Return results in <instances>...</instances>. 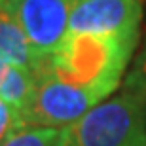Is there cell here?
Wrapping results in <instances>:
<instances>
[{
	"label": "cell",
	"mask_w": 146,
	"mask_h": 146,
	"mask_svg": "<svg viewBox=\"0 0 146 146\" xmlns=\"http://www.w3.org/2000/svg\"><path fill=\"white\" fill-rule=\"evenodd\" d=\"M38 61L65 44L78 0H6Z\"/></svg>",
	"instance_id": "3"
},
{
	"label": "cell",
	"mask_w": 146,
	"mask_h": 146,
	"mask_svg": "<svg viewBox=\"0 0 146 146\" xmlns=\"http://www.w3.org/2000/svg\"><path fill=\"white\" fill-rule=\"evenodd\" d=\"M141 15L139 0H78L70 13L66 36L137 42Z\"/></svg>",
	"instance_id": "2"
},
{
	"label": "cell",
	"mask_w": 146,
	"mask_h": 146,
	"mask_svg": "<svg viewBox=\"0 0 146 146\" xmlns=\"http://www.w3.org/2000/svg\"><path fill=\"white\" fill-rule=\"evenodd\" d=\"M8 68H10V65H8L6 61L0 59V84H2V80H4V76H6V72H8Z\"/></svg>",
	"instance_id": "9"
},
{
	"label": "cell",
	"mask_w": 146,
	"mask_h": 146,
	"mask_svg": "<svg viewBox=\"0 0 146 146\" xmlns=\"http://www.w3.org/2000/svg\"><path fill=\"white\" fill-rule=\"evenodd\" d=\"M59 146H146V119L127 86L61 129Z\"/></svg>",
	"instance_id": "1"
},
{
	"label": "cell",
	"mask_w": 146,
	"mask_h": 146,
	"mask_svg": "<svg viewBox=\"0 0 146 146\" xmlns=\"http://www.w3.org/2000/svg\"><path fill=\"white\" fill-rule=\"evenodd\" d=\"M61 129L21 127L13 131L0 146H59Z\"/></svg>",
	"instance_id": "6"
},
{
	"label": "cell",
	"mask_w": 146,
	"mask_h": 146,
	"mask_svg": "<svg viewBox=\"0 0 146 146\" xmlns=\"http://www.w3.org/2000/svg\"><path fill=\"white\" fill-rule=\"evenodd\" d=\"M34 91V74L29 68L10 65L4 80L0 84V99L8 103L17 114L27 106L29 99Z\"/></svg>",
	"instance_id": "5"
},
{
	"label": "cell",
	"mask_w": 146,
	"mask_h": 146,
	"mask_svg": "<svg viewBox=\"0 0 146 146\" xmlns=\"http://www.w3.org/2000/svg\"><path fill=\"white\" fill-rule=\"evenodd\" d=\"M0 59L8 65L23 66L29 70H34L38 65V57L6 0H0Z\"/></svg>",
	"instance_id": "4"
},
{
	"label": "cell",
	"mask_w": 146,
	"mask_h": 146,
	"mask_svg": "<svg viewBox=\"0 0 146 146\" xmlns=\"http://www.w3.org/2000/svg\"><path fill=\"white\" fill-rule=\"evenodd\" d=\"M17 129H21L17 110L11 108L8 103H4V101L0 99V144Z\"/></svg>",
	"instance_id": "8"
},
{
	"label": "cell",
	"mask_w": 146,
	"mask_h": 146,
	"mask_svg": "<svg viewBox=\"0 0 146 146\" xmlns=\"http://www.w3.org/2000/svg\"><path fill=\"white\" fill-rule=\"evenodd\" d=\"M125 86L139 99V104H141L144 119H146V44L142 46L141 53L137 55L135 63L131 66V72L125 80Z\"/></svg>",
	"instance_id": "7"
}]
</instances>
